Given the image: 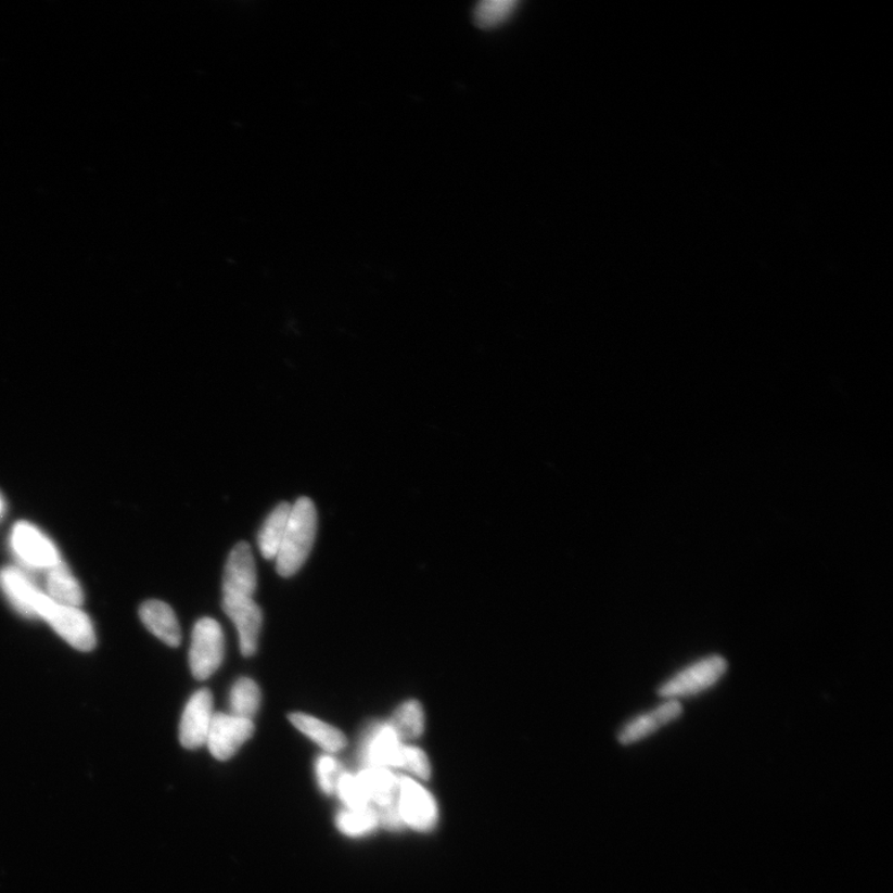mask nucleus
I'll return each instance as SVG.
<instances>
[{"label":"nucleus","instance_id":"obj_1","mask_svg":"<svg viewBox=\"0 0 893 893\" xmlns=\"http://www.w3.org/2000/svg\"><path fill=\"white\" fill-rule=\"evenodd\" d=\"M318 527L317 510L309 498H299L291 507L288 528L277 553V572L291 577L305 565L314 549Z\"/></svg>","mask_w":893,"mask_h":893},{"label":"nucleus","instance_id":"obj_2","mask_svg":"<svg viewBox=\"0 0 893 893\" xmlns=\"http://www.w3.org/2000/svg\"><path fill=\"white\" fill-rule=\"evenodd\" d=\"M727 669L728 663L723 655L711 654L701 658L659 685L658 696L676 701L700 696L714 688L724 678Z\"/></svg>","mask_w":893,"mask_h":893},{"label":"nucleus","instance_id":"obj_3","mask_svg":"<svg viewBox=\"0 0 893 893\" xmlns=\"http://www.w3.org/2000/svg\"><path fill=\"white\" fill-rule=\"evenodd\" d=\"M225 654V639L221 626L213 618L196 622L192 647H190V669L196 680H206L219 669Z\"/></svg>","mask_w":893,"mask_h":893},{"label":"nucleus","instance_id":"obj_4","mask_svg":"<svg viewBox=\"0 0 893 893\" xmlns=\"http://www.w3.org/2000/svg\"><path fill=\"white\" fill-rule=\"evenodd\" d=\"M0 587L15 609L27 617L44 620L55 602L18 569L7 567L0 571Z\"/></svg>","mask_w":893,"mask_h":893},{"label":"nucleus","instance_id":"obj_5","mask_svg":"<svg viewBox=\"0 0 893 893\" xmlns=\"http://www.w3.org/2000/svg\"><path fill=\"white\" fill-rule=\"evenodd\" d=\"M254 732L253 719L231 714H214L206 744L216 760L227 761L253 737Z\"/></svg>","mask_w":893,"mask_h":893},{"label":"nucleus","instance_id":"obj_6","mask_svg":"<svg viewBox=\"0 0 893 893\" xmlns=\"http://www.w3.org/2000/svg\"><path fill=\"white\" fill-rule=\"evenodd\" d=\"M44 621L68 645L81 650V652H89L97 646V633H94L92 622L79 607L62 605L54 602Z\"/></svg>","mask_w":893,"mask_h":893},{"label":"nucleus","instance_id":"obj_7","mask_svg":"<svg viewBox=\"0 0 893 893\" xmlns=\"http://www.w3.org/2000/svg\"><path fill=\"white\" fill-rule=\"evenodd\" d=\"M398 811L404 824L414 830L430 831L437 822V806L431 794L414 780L406 777L398 779Z\"/></svg>","mask_w":893,"mask_h":893},{"label":"nucleus","instance_id":"obj_8","mask_svg":"<svg viewBox=\"0 0 893 893\" xmlns=\"http://www.w3.org/2000/svg\"><path fill=\"white\" fill-rule=\"evenodd\" d=\"M222 610L238 628L242 655L253 656L263 627L261 609L253 597L224 596Z\"/></svg>","mask_w":893,"mask_h":893},{"label":"nucleus","instance_id":"obj_9","mask_svg":"<svg viewBox=\"0 0 893 893\" xmlns=\"http://www.w3.org/2000/svg\"><path fill=\"white\" fill-rule=\"evenodd\" d=\"M213 693L202 689L188 701L181 716L179 737L183 748L196 750L206 743L213 719Z\"/></svg>","mask_w":893,"mask_h":893},{"label":"nucleus","instance_id":"obj_10","mask_svg":"<svg viewBox=\"0 0 893 893\" xmlns=\"http://www.w3.org/2000/svg\"><path fill=\"white\" fill-rule=\"evenodd\" d=\"M13 549L27 565L51 569L60 561L55 545L29 523L16 524L12 533Z\"/></svg>","mask_w":893,"mask_h":893},{"label":"nucleus","instance_id":"obj_11","mask_svg":"<svg viewBox=\"0 0 893 893\" xmlns=\"http://www.w3.org/2000/svg\"><path fill=\"white\" fill-rule=\"evenodd\" d=\"M257 587V571L253 550L239 543L230 552L222 579L224 596L253 597Z\"/></svg>","mask_w":893,"mask_h":893},{"label":"nucleus","instance_id":"obj_12","mask_svg":"<svg viewBox=\"0 0 893 893\" xmlns=\"http://www.w3.org/2000/svg\"><path fill=\"white\" fill-rule=\"evenodd\" d=\"M403 743L392 726L380 724L368 731L361 745V760L367 768L393 767Z\"/></svg>","mask_w":893,"mask_h":893},{"label":"nucleus","instance_id":"obj_13","mask_svg":"<svg viewBox=\"0 0 893 893\" xmlns=\"http://www.w3.org/2000/svg\"><path fill=\"white\" fill-rule=\"evenodd\" d=\"M680 701L665 700L663 704L648 711V713L633 718L630 723L623 727L620 733V741L623 744L637 742L645 737L658 731L678 719L682 715Z\"/></svg>","mask_w":893,"mask_h":893},{"label":"nucleus","instance_id":"obj_14","mask_svg":"<svg viewBox=\"0 0 893 893\" xmlns=\"http://www.w3.org/2000/svg\"><path fill=\"white\" fill-rule=\"evenodd\" d=\"M141 620L163 643L176 648L181 643V630L171 607L162 601L144 602L140 610Z\"/></svg>","mask_w":893,"mask_h":893},{"label":"nucleus","instance_id":"obj_15","mask_svg":"<svg viewBox=\"0 0 893 893\" xmlns=\"http://www.w3.org/2000/svg\"><path fill=\"white\" fill-rule=\"evenodd\" d=\"M290 722L298 728L299 731L314 740L327 752L335 753L342 751L348 740L337 728L320 722V719L302 713H294L289 716Z\"/></svg>","mask_w":893,"mask_h":893},{"label":"nucleus","instance_id":"obj_16","mask_svg":"<svg viewBox=\"0 0 893 893\" xmlns=\"http://www.w3.org/2000/svg\"><path fill=\"white\" fill-rule=\"evenodd\" d=\"M48 596L56 603L68 607H80L84 594L79 583L63 561L49 570Z\"/></svg>","mask_w":893,"mask_h":893},{"label":"nucleus","instance_id":"obj_17","mask_svg":"<svg viewBox=\"0 0 893 893\" xmlns=\"http://www.w3.org/2000/svg\"><path fill=\"white\" fill-rule=\"evenodd\" d=\"M291 507L289 502H281L280 506H277L272 513L266 519L261 531H259L258 546L265 559L272 560L277 558V553H279L283 541L285 528H288Z\"/></svg>","mask_w":893,"mask_h":893},{"label":"nucleus","instance_id":"obj_18","mask_svg":"<svg viewBox=\"0 0 893 893\" xmlns=\"http://www.w3.org/2000/svg\"><path fill=\"white\" fill-rule=\"evenodd\" d=\"M261 705V690L250 678H240L230 691L231 715L253 719Z\"/></svg>","mask_w":893,"mask_h":893},{"label":"nucleus","instance_id":"obj_19","mask_svg":"<svg viewBox=\"0 0 893 893\" xmlns=\"http://www.w3.org/2000/svg\"><path fill=\"white\" fill-rule=\"evenodd\" d=\"M398 739L403 741L418 739L423 731V711L418 701L405 702L395 711L387 723Z\"/></svg>","mask_w":893,"mask_h":893},{"label":"nucleus","instance_id":"obj_20","mask_svg":"<svg viewBox=\"0 0 893 893\" xmlns=\"http://www.w3.org/2000/svg\"><path fill=\"white\" fill-rule=\"evenodd\" d=\"M518 5L519 3L515 0H484L474 8V21L481 28L499 27V25L510 20Z\"/></svg>","mask_w":893,"mask_h":893},{"label":"nucleus","instance_id":"obj_21","mask_svg":"<svg viewBox=\"0 0 893 893\" xmlns=\"http://www.w3.org/2000/svg\"><path fill=\"white\" fill-rule=\"evenodd\" d=\"M379 826L378 815L371 806L360 809H346L337 815L336 827L345 835L360 837L368 834Z\"/></svg>","mask_w":893,"mask_h":893},{"label":"nucleus","instance_id":"obj_22","mask_svg":"<svg viewBox=\"0 0 893 893\" xmlns=\"http://www.w3.org/2000/svg\"><path fill=\"white\" fill-rule=\"evenodd\" d=\"M335 792L348 805V809H360L370 806L369 796L357 776L344 774L337 782Z\"/></svg>","mask_w":893,"mask_h":893},{"label":"nucleus","instance_id":"obj_23","mask_svg":"<svg viewBox=\"0 0 893 893\" xmlns=\"http://www.w3.org/2000/svg\"><path fill=\"white\" fill-rule=\"evenodd\" d=\"M393 767L410 771V774L422 779H429L431 776V767L426 754L419 749L407 748V745L404 744L396 754Z\"/></svg>","mask_w":893,"mask_h":893},{"label":"nucleus","instance_id":"obj_24","mask_svg":"<svg viewBox=\"0 0 893 893\" xmlns=\"http://www.w3.org/2000/svg\"><path fill=\"white\" fill-rule=\"evenodd\" d=\"M344 775L341 763L331 756H322L317 762V777L320 788L327 794L335 792L337 782Z\"/></svg>","mask_w":893,"mask_h":893},{"label":"nucleus","instance_id":"obj_25","mask_svg":"<svg viewBox=\"0 0 893 893\" xmlns=\"http://www.w3.org/2000/svg\"><path fill=\"white\" fill-rule=\"evenodd\" d=\"M2 510H3V502H2V499H0V514H2Z\"/></svg>","mask_w":893,"mask_h":893}]
</instances>
